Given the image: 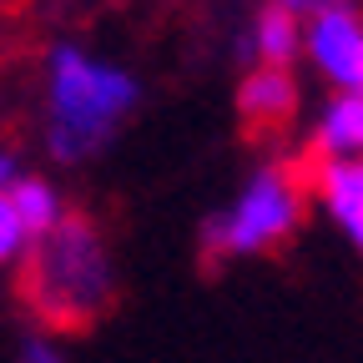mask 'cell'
Masks as SVG:
<instances>
[{
  "mask_svg": "<svg viewBox=\"0 0 363 363\" xmlns=\"http://www.w3.org/2000/svg\"><path fill=\"white\" fill-rule=\"evenodd\" d=\"M21 298L45 328L86 333L116 308V267L106 233L91 212H66L21 252Z\"/></svg>",
  "mask_w": 363,
  "mask_h": 363,
  "instance_id": "6da1fadb",
  "label": "cell"
},
{
  "mask_svg": "<svg viewBox=\"0 0 363 363\" xmlns=\"http://www.w3.org/2000/svg\"><path fill=\"white\" fill-rule=\"evenodd\" d=\"M136 101L142 86L126 66L56 40L45 56V152L66 167L96 157Z\"/></svg>",
  "mask_w": 363,
  "mask_h": 363,
  "instance_id": "7a4b0ae2",
  "label": "cell"
},
{
  "mask_svg": "<svg viewBox=\"0 0 363 363\" xmlns=\"http://www.w3.org/2000/svg\"><path fill=\"white\" fill-rule=\"evenodd\" d=\"M303 222V192L283 167H262L247 177L242 197L202 222V262L222 267L233 257L278 252Z\"/></svg>",
  "mask_w": 363,
  "mask_h": 363,
  "instance_id": "3957f363",
  "label": "cell"
},
{
  "mask_svg": "<svg viewBox=\"0 0 363 363\" xmlns=\"http://www.w3.org/2000/svg\"><path fill=\"white\" fill-rule=\"evenodd\" d=\"M303 51L333 86L358 91L363 86V21L348 6H333L303 26Z\"/></svg>",
  "mask_w": 363,
  "mask_h": 363,
  "instance_id": "277c9868",
  "label": "cell"
},
{
  "mask_svg": "<svg viewBox=\"0 0 363 363\" xmlns=\"http://www.w3.org/2000/svg\"><path fill=\"white\" fill-rule=\"evenodd\" d=\"M298 111V86H293V71H278V66H252L238 86V116H242V131L252 142H267L272 131H283Z\"/></svg>",
  "mask_w": 363,
  "mask_h": 363,
  "instance_id": "5b68a950",
  "label": "cell"
},
{
  "mask_svg": "<svg viewBox=\"0 0 363 363\" xmlns=\"http://www.w3.org/2000/svg\"><path fill=\"white\" fill-rule=\"evenodd\" d=\"M363 152V91H343L338 101H328L323 121L313 136V157H333V162H353Z\"/></svg>",
  "mask_w": 363,
  "mask_h": 363,
  "instance_id": "8992f818",
  "label": "cell"
},
{
  "mask_svg": "<svg viewBox=\"0 0 363 363\" xmlns=\"http://www.w3.org/2000/svg\"><path fill=\"white\" fill-rule=\"evenodd\" d=\"M318 197L328 202V212L363 247V162H323V172H318Z\"/></svg>",
  "mask_w": 363,
  "mask_h": 363,
  "instance_id": "52a82bcc",
  "label": "cell"
},
{
  "mask_svg": "<svg viewBox=\"0 0 363 363\" xmlns=\"http://www.w3.org/2000/svg\"><path fill=\"white\" fill-rule=\"evenodd\" d=\"M298 51H303V21L267 0V6L257 11V21H252V56H262V66L293 71Z\"/></svg>",
  "mask_w": 363,
  "mask_h": 363,
  "instance_id": "ba28073f",
  "label": "cell"
},
{
  "mask_svg": "<svg viewBox=\"0 0 363 363\" xmlns=\"http://www.w3.org/2000/svg\"><path fill=\"white\" fill-rule=\"evenodd\" d=\"M6 197H11V207H16L21 227H26V238H45V233L66 217L61 192H56L45 177H16L11 187H6Z\"/></svg>",
  "mask_w": 363,
  "mask_h": 363,
  "instance_id": "9c48e42d",
  "label": "cell"
},
{
  "mask_svg": "<svg viewBox=\"0 0 363 363\" xmlns=\"http://www.w3.org/2000/svg\"><path fill=\"white\" fill-rule=\"evenodd\" d=\"M30 247V238H26V227H21V217H16V207H11V197L0 192V267L6 262H21V252Z\"/></svg>",
  "mask_w": 363,
  "mask_h": 363,
  "instance_id": "30bf717a",
  "label": "cell"
},
{
  "mask_svg": "<svg viewBox=\"0 0 363 363\" xmlns=\"http://www.w3.org/2000/svg\"><path fill=\"white\" fill-rule=\"evenodd\" d=\"M272 6H283V11H288V16H298V21H313V16L333 11L338 0H272Z\"/></svg>",
  "mask_w": 363,
  "mask_h": 363,
  "instance_id": "8fae6325",
  "label": "cell"
},
{
  "mask_svg": "<svg viewBox=\"0 0 363 363\" xmlns=\"http://www.w3.org/2000/svg\"><path fill=\"white\" fill-rule=\"evenodd\" d=\"M21 363H66L51 343H45V338H30L26 348H21Z\"/></svg>",
  "mask_w": 363,
  "mask_h": 363,
  "instance_id": "7c38bea8",
  "label": "cell"
},
{
  "mask_svg": "<svg viewBox=\"0 0 363 363\" xmlns=\"http://www.w3.org/2000/svg\"><path fill=\"white\" fill-rule=\"evenodd\" d=\"M16 177H21V172H16V157H11V152H0V192H6Z\"/></svg>",
  "mask_w": 363,
  "mask_h": 363,
  "instance_id": "4fadbf2b",
  "label": "cell"
},
{
  "mask_svg": "<svg viewBox=\"0 0 363 363\" xmlns=\"http://www.w3.org/2000/svg\"><path fill=\"white\" fill-rule=\"evenodd\" d=\"M358 91H363V86H358Z\"/></svg>",
  "mask_w": 363,
  "mask_h": 363,
  "instance_id": "5bb4252c",
  "label": "cell"
}]
</instances>
